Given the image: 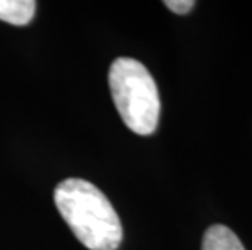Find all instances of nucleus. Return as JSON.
Returning a JSON list of instances; mask_svg holds the SVG:
<instances>
[{"label":"nucleus","instance_id":"nucleus-1","mask_svg":"<svg viewBox=\"0 0 252 250\" xmlns=\"http://www.w3.org/2000/svg\"><path fill=\"white\" fill-rule=\"evenodd\" d=\"M54 201L75 237L90 250H116L122 224L114 206L88 180L65 179L54 190Z\"/></svg>","mask_w":252,"mask_h":250},{"label":"nucleus","instance_id":"nucleus-2","mask_svg":"<svg viewBox=\"0 0 252 250\" xmlns=\"http://www.w3.org/2000/svg\"><path fill=\"white\" fill-rule=\"evenodd\" d=\"M112 101L124 124L137 135H152L159 120V94L148 68L135 58L119 57L109 68Z\"/></svg>","mask_w":252,"mask_h":250},{"label":"nucleus","instance_id":"nucleus-3","mask_svg":"<svg viewBox=\"0 0 252 250\" xmlns=\"http://www.w3.org/2000/svg\"><path fill=\"white\" fill-rule=\"evenodd\" d=\"M202 250H246L239 237L223 224H213L205 231Z\"/></svg>","mask_w":252,"mask_h":250},{"label":"nucleus","instance_id":"nucleus-4","mask_svg":"<svg viewBox=\"0 0 252 250\" xmlns=\"http://www.w3.org/2000/svg\"><path fill=\"white\" fill-rule=\"evenodd\" d=\"M34 0H0V20L10 25H28L34 17Z\"/></svg>","mask_w":252,"mask_h":250},{"label":"nucleus","instance_id":"nucleus-5","mask_svg":"<svg viewBox=\"0 0 252 250\" xmlns=\"http://www.w3.org/2000/svg\"><path fill=\"white\" fill-rule=\"evenodd\" d=\"M164 5L171 12H174L178 15H186L195 7V2L194 0H166Z\"/></svg>","mask_w":252,"mask_h":250}]
</instances>
